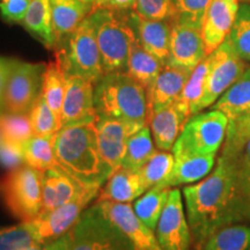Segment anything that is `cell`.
Segmentation results:
<instances>
[{
    "mask_svg": "<svg viewBox=\"0 0 250 250\" xmlns=\"http://www.w3.org/2000/svg\"><path fill=\"white\" fill-rule=\"evenodd\" d=\"M192 250H201L219 228L245 220V196L235 161L221 154L214 169L198 183L183 189Z\"/></svg>",
    "mask_w": 250,
    "mask_h": 250,
    "instance_id": "cell-1",
    "label": "cell"
},
{
    "mask_svg": "<svg viewBox=\"0 0 250 250\" xmlns=\"http://www.w3.org/2000/svg\"><path fill=\"white\" fill-rule=\"evenodd\" d=\"M54 148L59 165L86 186L102 187L114 173L100 152L95 122L62 126Z\"/></svg>",
    "mask_w": 250,
    "mask_h": 250,
    "instance_id": "cell-2",
    "label": "cell"
},
{
    "mask_svg": "<svg viewBox=\"0 0 250 250\" xmlns=\"http://www.w3.org/2000/svg\"><path fill=\"white\" fill-rule=\"evenodd\" d=\"M99 117H114L145 126L147 124L146 88L126 72L107 73L94 87Z\"/></svg>",
    "mask_w": 250,
    "mask_h": 250,
    "instance_id": "cell-3",
    "label": "cell"
},
{
    "mask_svg": "<svg viewBox=\"0 0 250 250\" xmlns=\"http://www.w3.org/2000/svg\"><path fill=\"white\" fill-rule=\"evenodd\" d=\"M127 11L98 8L88 15L95 30L104 74L126 70L131 45L137 40L127 21Z\"/></svg>",
    "mask_w": 250,
    "mask_h": 250,
    "instance_id": "cell-4",
    "label": "cell"
},
{
    "mask_svg": "<svg viewBox=\"0 0 250 250\" xmlns=\"http://www.w3.org/2000/svg\"><path fill=\"white\" fill-rule=\"evenodd\" d=\"M54 51L55 61L66 76H80L94 86L104 76L95 30L88 17L72 33L62 37Z\"/></svg>",
    "mask_w": 250,
    "mask_h": 250,
    "instance_id": "cell-5",
    "label": "cell"
},
{
    "mask_svg": "<svg viewBox=\"0 0 250 250\" xmlns=\"http://www.w3.org/2000/svg\"><path fill=\"white\" fill-rule=\"evenodd\" d=\"M44 171L22 165L0 177V198L7 211L21 221H31L43 206Z\"/></svg>",
    "mask_w": 250,
    "mask_h": 250,
    "instance_id": "cell-6",
    "label": "cell"
},
{
    "mask_svg": "<svg viewBox=\"0 0 250 250\" xmlns=\"http://www.w3.org/2000/svg\"><path fill=\"white\" fill-rule=\"evenodd\" d=\"M228 123L226 115L215 109L193 115L174 144V156L217 155L226 138Z\"/></svg>",
    "mask_w": 250,
    "mask_h": 250,
    "instance_id": "cell-7",
    "label": "cell"
},
{
    "mask_svg": "<svg viewBox=\"0 0 250 250\" xmlns=\"http://www.w3.org/2000/svg\"><path fill=\"white\" fill-rule=\"evenodd\" d=\"M66 235L67 250H114L125 239L98 203L81 214Z\"/></svg>",
    "mask_w": 250,
    "mask_h": 250,
    "instance_id": "cell-8",
    "label": "cell"
},
{
    "mask_svg": "<svg viewBox=\"0 0 250 250\" xmlns=\"http://www.w3.org/2000/svg\"><path fill=\"white\" fill-rule=\"evenodd\" d=\"M100 189V186L87 187L72 201L51 211L41 212L34 220L28 221L36 242L45 245L66 234L79 220L86 206L94 198H98Z\"/></svg>",
    "mask_w": 250,
    "mask_h": 250,
    "instance_id": "cell-9",
    "label": "cell"
},
{
    "mask_svg": "<svg viewBox=\"0 0 250 250\" xmlns=\"http://www.w3.org/2000/svg\"><path fill=\"white\" fill-rule=\"evenodd\" d=\"M46 65L14 59L4 98V111L28 114L42 92L43 74Z\"/></svg>",
    "mask_w": 250,
    "mask_h": 250,
    "instance_id": "cell-10",
    "label": "cell"
},
{
    "mask_svg": "<svg viewBox=\"0 0 250 250\" xmlns=\"http://www.w3.org/2000/svg\"><path fill=\"white\" fill-rule=\"evenodd\" d=\"M208 58L210 67L206 79L205 92L199 102L198 111L214 104L215 101L239 79L246 70L245 61L236 54L228 39L211 55H208Z\"/></svg>",
    "mask_w": 250,
    "mask_h": 250,
    "instance_id": "cell-11",
    "label": "cell"
},
{
    "mask_svg": "<svg viewBox=\"0 0 250 250\" xmlns=\"http://www.w3.org/2000/svg\"><path fill=\"white\" fill-rule=\"evenodd\" d=\"M155 235L162 250H191V232L179 189H170L156 225Z\"/></svg>",
    "mask_w": 250,
    "mask_h": 250,
    "instance_id": "cell-12",
    "label": "cell"
},
{
    "mask_svg": "<svg viewBox=\"0 0 250 250\" xmlns=\"http://www.w3.org/2000/svg\"><path fill=\"white\" fill-rule=\"evenodd\" d=\"M109 220L126 236L133 250H162L154 230L146 226L134 214L130 203L110 201L96 202Z\"/></svg>",
    "mask_w": 250,
    "mask_h": 250,
    "instance_id": "cell-13",
    "label": "cell"
},
{
    "mask_svg": "<svg viewBox=\"0 0 250 250\" xmlns=\"http://www.w3.org/2000/svg\"><path fill=\"white\" fill-rule=\"evenodd\" d=\"M66 76V74H65ZM94 83L80 76H66V89L62 108V127L96 122Z\"/></svg>",
    "mask_w": 250,
    "mask_h": 250,
    "instance_id": "cell-14",
    "label": "cell"
},
{
    "mask_svg": "<svg viewBox=\"0 0 250 250\" xmlns=\"http://www.w3.org/2000/svg\"><path fill=\"white\" fill-rule=\"evenodd\" d=\"M142 125L114 117H99L95 122L100 152L112 170L122 166L130 136L142 129Z\"/></svg>",
    "mask_w": 250,
    "mask_h": 250,
    "instance_id": "cell-15",
    "label": "cell"
},
{
    "mask_svg": "<svg viewBox=\"0 0 250 250\" xmlns=\"http://www.w3.org/2000/svg\"><path fill=\"white\" fill-rule=\"evenodd\" d=\"M205 57L202 28L184 21H174L168 62L192 71Z\"/></svg>",
    "mask_w": 250,
    "mask_h": 250,
    "instance_id": "cell-16",
    "label": "cell"
},
{
    "mask_svg": "<svg viewBox=\"0 0 250 250\" xmlns=\"http://www.w3.org/2000/svg\"><path fill=\"white\" fill-rule=\"evenodd\" d=\"M239 7L240 0H210L202 24L206 56L211 55L226 41Z\"/></svg>",
    "mask_w": 250,
    "mask_h": 250,
    "instance_id": "cell-17",
    "label": "cell"
},
{
    "mask_svg": "<svg viewBox=\"0 0 250 250\" xmlns=\"http://www.w3.org/2000/svg\"><path fill=\"white\" fill-rule=\"evenodd\" d=\"M191 72V70L176 66L169 62L162 67L152 85L146 88L148 107L147 120L152 112L168 107L176 101Z\"/></svg>",
    "mask_w": 250,
    "mask_h": 250,
    "instance_id": "cell-18",
    "label": "cell"
},
{
    "mask_svg": "<svg viewBox=\"0 0 250 250\" xmlns=\"http://www.w3.org/2000/svg\"><path fill=\"white\" fill-rule=\"evenodd\" d=\"M127 21L144 48L166 65L169 61L171 22L147 20L132 9L127 11Z\"/></svg>",
    "mask_w": 250,
    "mask_h": 250,
    "instance_id": "cell-19",
    "label": "cell"
},
{
    "mask_svg": "<svg viewBox=\"0 0 250 250\" xmlns=\"http://www.w3.org/2000/svg\"><path fill=\"white\" fill-rule=\"evenodd\" d=\"M190 118L181 110L176 103L156 110L149 115L147 124L151 129L153 140L160 151H171L175 142Z\"/></svg>",
    "mask_w": 250,
    "mask_h": 250,
    "instance_id": "cell-20",
    "label": "cell"
},
{
    "mask_svg": "<svg viewBox=\"0 0 250 250\" xmlns=\"http://www.w3.org/2000/svg\"><path fill=\"white\" fill-rule=\"evenodd\" d=\"M86 184L67 171L58 169L44 170L43 177V206L41 212H48L74 199L86 189Z\"/></svg>",
    "mask_w": 250,
    "mask_h": 250,
    "instance_id": "cell-21",
    "label": "cell"
},
{
    "mask_svg": "<svg viewBox=\"0 0 250 250\" xmlns=\"http://www.w3.org/2000/svg\"><path fill=\"white\" fill-rule=\"evenodd\" d=\"M145 191L147 190L144 186L139 169L120 167L101 187L96 199L98 202L131 203Z\"/></svg>",
    "mask_w": 250,
    "mask_h": 250,
    "instance_id": "cell-22",
    "label": "cell"
},
{
    "mask_svg": "<svg viewBox=\"0 0 250 250\" xmlns=\"http://www.w3.org/2000/svg\"><path fill=\"white\" fill-rule=\"evenodd\" d=\"M170 174L156 184L160 188H176L201 181L213 169L217 155H177ZM155 187V186H154Z\"/></svg>",
    "mask_w": 250,
    "mask_h": 250,
    "instance_id": "cell-23",
    "label": "cell"
},
{
    "mask_svg": "<svg viewBox=\"0 0 250 250\" xmlns=\"http://www.w3.org/2000/svg\"><path fill=\"white\" fill-rule=\"evenodd\" d=\"M50 6L56 43L72 33L92 12V4L83 0H50Z\"/></svg>",
    "mask_w": 250,
    "mask_h": 250,
    "instance_id": "cell-24",
    "label": "cell"
},
{
    "mask_svg": "<svg viewBox=\"0 0 250 250\" xmlns=\"http://www.w3.org/2000/svg\"><path fill=\"white\" fill-rule=\"evenodd\" d=\"M213 109L235 121L250 111V67L246 68L235 83L219 98Z\"/></svg>",
    "mask_w": 250,
    "mask_h": 250,
    "instance_id": "cell-25",
    "label": "cell"
},
{
    "mask_svg": "<svg viewBox=\"0 0 250 250\" xmlns=\"http://www.w3.org/2000/svg\"><path fill=\"white\" fill-rule=\"evenodd\" d=\"M164 66L165 65L158 58L140 44L138 39L134 41L131 45L125 70L131 78H133L143 87L148 88Z\"/></svg>",
    "mask_w": 250,
    "mask_h": 250,
    "instance_id": "cell-26",
    "label": "cell"
},
{
    "mask_svg": "<svg viewBox=\"0 0 250 250\" xmlns=\"http://www.w3.org/2000/svg\"><path fill=\"white\" fill-rule=\"evenodd\" d=\"M208 67H210V58H208V56H206L193 68L183 90L175 101L181 110L189 118L199 112L198 105L205 92Z\"/></svg>",
    "mask_w": 250,
    "mask_h": 250,
    "instance_id": "cell-27",
    "label": "cell"
},
{
    "mask_svg": "<svg viewBox=\"0 0 250 250\" xmlns=\"http://www.w3.org/2000/svg\"><path fill=\"white\" fill-rule=\"evenodd\" d=\"M22 24L48 48L54 49L56 39L52 31V15L50 0H30Z\"/></svg>",
    "mask_w": 250,
    "mask_h": 250,
    "instance_id": "cell-28",
    "label": "cell"
},
{
    "mask_svg": "<svg viewBox=\"0 0 250 250\" xmlns=\"http://www.w3.org/2000/svg\"><path fill=\"white\" fill-rule=\"evenodd\" d=\"M55 137H42L34 134L22 144V152L26 165L40 170L58 169L65 170L59 165L55 155ZM66 171V170H65Z\"/></svg>",
    "mask_w": 250,
    "mask_h": 250,
    "instance_id": "cell-29",
    "label": "cell"
},
{
    "mask_svg": "<svg viewBox=\"0 0 250 250\" xmlns=\"http://www.w3.org/2000/svg\"><path fill=\"white\" fill-rule=\"evenodd\" d=\"M65 89H66V76L57 64V62H50L46 65L43 74L42 95L46 103L54 111L56 118L62 125V108L64 102Z\"/></svg>",
    "mask_w": 250,
    "mask_h": 250,
    "instance_id": "cell-30",
    "label": "cell"
},
{
    "mask_svg": "<svg viewBox=\"0 0 250 250\" xmlns=\"http://www.w3.org/2000/svg\"><path fill=\"white\" fill-rule=\"evenodd\" d=\"M169 191V188L155 186L148 189L147 192L137 199L132 205L134 214L152 230H155L159 219L167 203Z\"/></svg>",
    "mask_w": 250,
    "mask_h": 250,
    "instance_id": "cell-31",
    "label": "cell"
},
{
    "mask_svg": "<svg viewBox=\"0 0 250 250\" xmlns=\"http://www.w3.org/2000/svg\"><path fill=\"white\" fill-rule=\"evenodd\" d=\"M250 246V226L240 224L219 228L201 250H246Z\"/></svg>",
    "mask_w": 250,
    "mask_h": 250,
    "instance_id": "cell-32",
    "label": "cell"
},
{
    "mask_svg": "<svg viewBox=\"0 0 250 250\" xmlns=\"http://www.w3.org/2000/svg\"><path fill=\"white\" fill-rule=\"evenodd\" d=\"M154 153V140L151 129L148 125H145L132 136H130L121 167L139 169Z\"/></svg>",
    "mask_w": 250,
    "mask_h": 250,
    "instance_id": "cell-33",
    "label": "cell"
},
{
    "mask_svg": "<svg viewBox=\"0 0 250 250\" xmlns=\"http://www.w3.org/2000/svg\"><path fill=\"white\" fill-rule=\"evenodd\" d=\"M227 39L240 58L250 62V2L240 4L235 21Z\"/></svg>",
    "mask_w": 250,
    "mask_h": 250,
    "instance_id": "cell-34",
    "label": "cell"
},
{
    "mask_svg": "<svg viewBox=\"0 0 250 250\" xmlns=\"http://www.w3.org/2000/svg\"><path fill=\"white\" fill-rule=\"evenodd\" d=\"M28 116L35 136L55 137L56 133L62 129V125L59 124L42 93L34 102L33 107L28 112Z\"/></svg>",
    "mask_w": 250,
    "mask_h": 250,
    "instance_id": "cell-35",
    "label": "cell"
},
{
    "mask_svg": "<svg viewBox=\"0 0 250 250\" xmlns=\"http://www.w3.org/2000/svg\"><path fill=\"white\" fill-rule=\"evenodd\" d=\"M174 164V154L166 151H155L145 165L139 168L146 190L162 182L170 174Z\"/></svg>",
    "mask_w": 250,
    "mask_h": 250,
    "instance_id": "cell-36",
    "label": "cell"
},
{
    "mask_svg": "<svg viewBox=\"0 0 250 250\" xmlns=\"http://www.w3.org/2000/svg\"><path fill=\"white\" fill-rule=\"evenodd\" d=\"M0 132L5 142L22 145L34 136L28 114H0Z\"/></svg>",
    "mask_w": 250,
    "mask_h": 250,
    "instance_id": "cell-37",
    "label": "cell"
},
{
    "mask_svg": "<svg viewBox=\"0 0 250 250\" xmlns=\"http://www.w3.org/2000/svg\"><path fill=\"white\" fill-rule=\"evenodd\" d=\"M35 245L37 242L28 221L0 228V250H29Z\"/></svg>",
    "mask_w": 250,
    "mask_h": 250,
    "instance_id": "cell-38",
    "label": "cell"
},
{
    "mask_svg": "<svg viewBox=\"0 0 250 250\" xmlns=\"http://www.w3.org/2000/svg\"><path fill=\"white\" fill-rule=\"evenodd\" d=\"M132 11L147 20L169 21L176 19V8L173 0H136Z\"/></svg>",
    "mask_w": 250,
    "mask_h": 250,
    "instance_id": "cell-39",
    "label": "cell"
},
{
    "mask_svg": "<svg viewBox=\"0 0 250 250\" xmlns=\"http://www.w3.org/2000/svg\"><path fill=\"white\" fill-rule=\"evenodd\" d=\"M173 2L176 8L175 21H184L202 28L210 0H173Z\"/></svg>",
    "mask_w": 250,
    "mask_h": 250,
    "instance_id": "cell-40",
    "label": "cell"
},
{
    "mask_svg": "<svg viewBox=\"0 0 250 250\" xmlns=\"http://www.w3.org/2000/svg\"><path fill=\"white\" fill-rule=\"evenodd\" d=\"M229 158L235 161L237 177H239L243 196L246 197L250 190V137L246 140L240 151Z\"/></svg>",
    "mask_w": 250,
    "mask_h": 250,
    "instance_id": "cell-41",
    "label": "cell"
},
{
    "mask_svg": "<svg viewBox=\"0 0 250 250\" xmlns=\"http://www.w3.org/2000/svg\"><path fill=\"white\" fill-rule=\"evenodd\" d=\"M0 165L6 169L12 170L26 165L22 152V145L2 140L0 144Z\"/></svg>",
    "mask_w": 250,
    "mask_h": 250,
    "instance_id": "cell-42",
    "label": "cell"
},
{
    "mask_svg": "<svg viewBox=\"0 0 250 250\" xmlns=\"http://www.w3.org/2000/svg\"><path fill=\"white\" fill-rule=\"evenodd\" d=\"M29 4L30 0H0V12L7 20L21 22Z\"/></svg>",
    "mask_w": 250,
    "mask_h": 250,
    "instance_id": "cell-43",
    "label": "cell"
},
{
    "mask_svg": "<svg viewBox=\"0 0 250 250\" xmlns=\"http://www.w3.org/2000/svg\"><path fill=\"white\" fill-rule=\"evenodd\" d=\"M14 59L0 57V114L4 112V98L6 85L11 73L12 66H13Z\"/></svg>",
    "mask_w": 250,
    "mask_h": 250,
    "instance_id": "cell-44",
    "label": "cell"
},
{
    "mask_svg": "<svg viewBox=\"0 0 250 250\" xmlns=\"http://www.w3.org/2000/svg\"><path fill=\"white\" fill-rule=\"evenodd\" d=\"M136 0H95L92 4V11L98 8L117 9V11H125L132 9Z\"/></svg>",
    "mask_w": 250,
    "mask_h": 250,
    "instance_id": "cell-45",
    "label": "cell"
},
{
    "mask_svg": "<svg viewBox=\"0 0 250 250\" xmlns=\"http://www.w3.org/2000/svg\"><path fill=\"white\" fill-rule=\"evenodd\" d=\"M114 250H133V247L130 243L129 240L126 239V236H125V239L123 240V241H122Z\"/></svg>",
    "mask_w": 250,
    "mask_h": 250,
    "instance_id": "cell-46",
    "label": "cell"
},
{
    "mask_svg": "<svg viewBox=\"0 0 250 250\" xmlns=\"http://www.w3.org/2000/svg\"><path fill=\"white\" fill-rule=\"evenodd\" d=\"M245 210H246V218L250 220V190L245 197Z\"/></svg>",
    "mask_w": 250,
    "mask_h": 250,
    "instance_id": "cell-47",
    "label": "cell"
},
{
    "mask_svg": "<svg viewBox=\"0 0 250 250\" xmlns=\"http://www.w3.org/2000/svg\"><path fill=\"white\" fill-rule=\"evenodd\" d=\"M29 250H42V245H40V243H37L34 247H31Z\"/></svg>",
    "mask_w": 250,
    "mask_h": 250,
    "instance_id": "cell-48",
    "label": "cell"
},
{
    "mask_svg": "<svg viewBox=\"0 0 250 250\" xmlns=\"http://www.w3.org/2000/svg\"><path fill=\"white\" fill-rule=\"evenodd\" d=\"M86 1H87V2H89V4H93V2L95 1V0H86Z\"/></svg>",
    "mask_w": 250,
    "mask_h": 250,
    "instance_id": "cell-49",
    "label": "cell"
},
{
    "mask_svg": "<svg viewBox=\"0 0 250 250\" xmlns=\"http://www.w3.org/2000/svg\"><path fill=\"white\" fill-rule=\"evenodd\" d=\"M2 140H4V139H2V136H1V132H0V144H1V143H2Z\"/></svg>",
    "mask_w": 250,
    "mask_h": 250,
    "instance_id": "cell-50",
    "label": "cell"
},
{
    "mask_svg": "<svg viewBox=\"0 0 250 250\" xmlns=\"http://www.w3.org/2000/svg\"><path fill=\"white\" fill-rule=\"evenodd\" d=\"M246 250H250V246H249V247H248V248H247Z\"/></svg>",
    "mask_w": 250,
    "mask_h": 250,
    "instance_id": "cell-51",
    "label": "cell"
},
{
    "mask_svg": "<svg viewBox=\"0 0 250 250\" xmlns=\"http://www.w3.org/2000/svg\"><path fill=\"white\" fill-rule=\"evenodd\" d=\"M245 1H250V0H245Z\"/></svg>",
    "mask_w": 250,
    "mask_h": 250,
    "instance_id": "cell-52",
    "label": "cell"
},
{
    "mask_svg": "<svg viewBox=\"0 0 250 250\" xmlns=\"http://www.w3.org/2000/svg\"><path fill=\"white\" fill-rule=\"evenodd\" d=\"M83 1H85V2H87V1H86V0H83Z\"/></svg>",
    "mask_w": 250,
    "mask_h": 250,
    "instance_id": "cell-53",
    "label": "cell"
}]
</instances>
